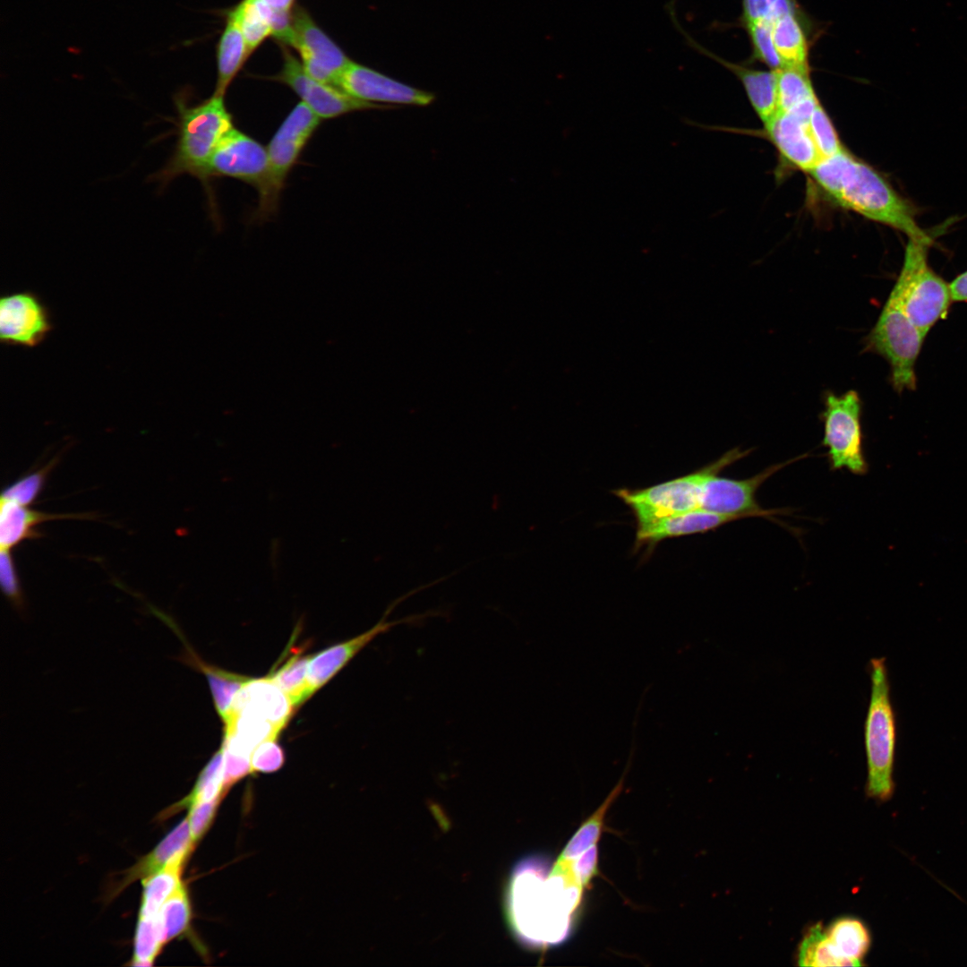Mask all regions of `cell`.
I'll return each mask as SVG.
<instances>
[{
	"instance_id": "cell-1",
	"label": "cell",
	"mask_w": 967,
	"mask_h": 967,
	"mask_svg": "<svg viewBox=\"0 0 967 967\" xmlns=\"http://www.w3.org/2000/svg\"><path fill=\"white\" fill-rule=\"evenodd\" d=\"M583 888L555 865L547 873L539 860L519 862L512 872L506 901L509 922L516 937L535 946L560 941L568 918L579 904Z\"/></svg>"
},
{
	"instance_id": "cell-2",
	"label": "cell",
	"mask_w": 967,
	"mask_h": 967,
	"mask_svg": "<svg viewBox=\"0 0 967 967\" xmlns=\"http://www.w3.org/2000/svg\"><path fill=\"white\" fill-rule=\"evenodd\" d=\"M809 174L837 205L904 233L908 238L933 239L919 226L911 202L878 171L846 150L822 158Z\"/></svg>"
},
{
	"instance_id": "cell-3",
	"label": "cell",
	"mask_w": 967,
	"mask_h": 967,
	"mask_svg": "<svg viewBox=\"0 0 967 967\" xmlns=\"http://www.w3.org/2000/svg\"><path fill=\"white\" fill-rule=\"evenodd\" d=\"M177 110V140L167 163L150 175L165 189L182 175L197 178L205 189L210 205L213 208V193L209 175L210 158L222 137L234 126L233 116L227 110L224 96L213 94L202 102L190 106L185 98H175Z\"/></svg>"
},
{
	"instance_id": "cell-4",
	"label": "cell",
	"mask_w": 967,
	"mask_h": 967,
	"mask_svg": "<svg viewBox=\"0 0 967 967\" xmlns=\"http://www.w3.org/2000/svg\"><path fill=\"white\" fill-rule=\"evenodd\" d=\"M870 697L864 724L868 794L887 800L894 792L896 722L885 658L869 662Z\"/></svg>"
},
{
	"instance_id": "cell-5",
	"label": "cell",
	"mask_w": 967,
	"mask_h": 967,
	"mask_svg": "<svg viewBox=\"0 0 967 967\" xmlns=\"http://www.w3.org/2000/svg\"><path fill=\"white\" fill-rule=\"evenodd\" d=\"M749 453V450L735 448L691 474L644 489H618L613 492L630 508L637 525L700 509L706 481Z\"/></svg>"
},
{
	"instance_id": "cell-6",
	"label": "cell",
	"mask_w": 967,
	"mask_h": 967,
	"mask_svg": "<svg viewBox=\"0 0 967 967\" xmlns=\"http://www.w3.org/2000/svg\"><path fill=\"white\" fill-rule=\"evenodd\" d=\"M932 244L933 239L908 238L903 267L894 286L907 316L925 336L953 302L949 284L928 265Z\"/></svg>"
},
{
	"instance_id": "cell-7",
	"label": "cell",
	"mask_w": 967,
	"mask_h": 967,
	"mask_svg": "<svg viewBox=\"0 0 967 967\" xmlns=\"http://www.w3.org/2000/svg\"><path fill=\"white\" fill-rule=\"evenodd\" d=\"M907 316L894 287L868 338V347L886 359L897 391L916 387L915 364L925 338Z\"/></svg>"
},
{
	"instance_id": "cell-8",
	"label": "cell",
	"mask_w": 967,
	"mask_h": 967,
	"mask_svg": "<svg viewBox=\"0 0 967 967\" xmlns=\"http://www.w3.org/2000/svg\"><path fill=\"white\" fill-rule=\"evenodd\" d=\"M320 124L321 118L301 101L278 128L267 148L269 169L258 192L257 218L266 219L277 211L287 176Z\"/></svg>"
},
{
	"instance_id": "cell-9",
	"label": "cell",
	"mask_w": 967,
	"mask_h": 967,
	"mask_svg": "<svg viewBox=\"0 0 967 967\" xmlns=\"http://www.w3.org/2000/svg\"><path fill=\"white\" fill-rule=\"evenodd\" d=\"M860 413L861 402L855 390L838 396L829 393L826 398L823 445L834 470L847 469L857 475L866 471Z\"/></svg>"
},
{
	"instance_id": "cell-10",
	"label": "cell",
	"mask_w": 967,
	"mask_h": 967,
	"mask_svg": "<svg viewBox=\"0 0 967 967\" xmlns=\"http://www.w3.org/2000/svg\"><path fill=\"white\" fill-rule=\"evenodd\" d=\"M283 54L282 69L273 80L291 88L320 118L330 119L355 111L391 107L360 100L335 86L320 81L310 76L290 52L284 49Z\"/></svg>"
},
{
	"instance_id": "cell-11",
	"label": "cell",
	"mask_w": 967,
	"mask_h": 967,
	"mask_svg": "<svg viewBox=\"0 0 967 967\" xmlns=\"http://www.w3.org/2000/svg\"><path fill=\"white\" fill-rule=\"evenodd\" d=\"M801 458V457H800ZM800 458L772 465L762 472L746 479H732L718 475L710 476L705 483L700 509L725 515L749 517H772L782 511L764 509L756 500L759 487L776 472Z\"/></svg>"
},
{
	"instance_id": "cell-12",
	"label": "cell",
	"mask_w": 967,
	"mask_h": 967,
	"mask_svg": "<svg viewBox=\"0 0 967 967\" xmlns=\"http://www.w3.org/2000/svg\"><path fill=\"white\" fill-rule=\"evenodd\" d=\"M268 150L257 140L233 127L218 143L209 164L210 178L230 177L259 192L267 178Z\"/></svg>"
},
{
	"instance_id": "cell-13",
	"label": "cell",
	"mask_w": 967,
	"mask_h": 967,
	"mask_svg": "<svg viewBox=\"0 0 967 967\" xmlns=\"http://www.w3.org/2000/svg\"><path fill=\"white\" fill-rule=\"evenodd\" d=\"M293 30L291 46L299 52L306 73L337 87L342 73L352 61L302 8H296L293 14Z\"/></svg>"
},
{
	"instance_id": "cell-14",
	"label": "cell",
	"mask_w": 967,
	"mask_h": 967,
	"mask_svg": "<svg viewBox=\"0 0 967 967\" xmlns=\"http://www.w3.org/2000/svg\"><path fill=\"white\" fill-rule=\"evenodd\" d=\"M430 586H432V583L413 589L409 593L396 599L388 607L381 620L378 621L372 628H371L367 631L345 642L332 646L311 656L308 663V671L306 677V699H308L314 692H316L320 688H321L335 673H337L360 650L366 646L376 637L389 631L391 628L397 625L402 623L415 622V620H419L427 617L429 615V612L425 614L408 616L397 620H387L389 613L395 608L397 604H398L401 601L407 598L414 593H416Z\"/></svg>"
},
{
	"instance_id": "cell-15",
	"label": "cell",
	"mask_w": 967,
	"mask_h": 967,
	"mask_svg": "<svg viewBox=\"0 0 967 967\" xmlns=\"http://www.w3.org/2000/svg\"><path fill=\"white\" fill-rule=\"evenodd\" d=\"M337 88L363 101L381 105L427 106L432 93L400 82L353 61L342 73ZM386 106V105H385Z\"/></svg>"
},
{
	"instance_id": "cell-16",
	"label": "cell",
	"mask_w": 967,
	"mask_h": 967,
	"mask_svg": "<svg viewBox=\"0 0 967 967\" xmlns=\"http://www.w3.org/2000/svg\"><path fill=\"white\" fill-rule=\"evenodd\" d=\"M52 329L49 312L31 292L4 295L0 300V338L10 346L33 347Z\"/></svg>"
},
{
	"instance_id": "cell-17",
	"label": "cell",
	"mask_w": 967,
	"mask_h": 967,
	"mask_svg": "<svg viewBox=\"0 0 967 967\" xmlns=\"http://www.w3.org/2000/svg\"><path fill=\"white\" fill-rule=\"evenodd\" d=\"M809 120L792 112L777 111L765 124L768 137L783 158L807 173L822 158L811 135Z\"/></svg>"
},
{
	"instance_id": "cell-18",
	"label": "cell",
	"mask_w": 967,
	"mask_h": 967,
	"mask_svg": "<svg viewBox=\"0 0 967 967\" xmlns=\"http://www.w3.org/2000/svg\"><path fill=\"white\" fill-rule=\"evenodd\" d=\"M740 518L703 509L670 515L637 525L635 545L652 547L664 539L706 533Z\"/></svg>"
},
{
	"instance_id": "cell-19",
	"label": "cell",
	"mask_w": 967,
	"mask_h": 967,
	"mask_svg": "<svg viewBox=\"0 0 967 967\" xmlns=\"http://www.w3.org/2000/svg\"><path fill=\"white\" fill-rule=\"evenodd\" d=\"M684 34L689 39V44L691 47L715 59L737 76L744 87L752 107L764 124L777 113L776 70H758L729 62L700 47L689 35Z\"/></svg>"
},
{
	"instance_id": "cell-20",
	"label": "cell",
	"mask_w": 967,
	"mask_h": 967,
	"mask_svg": "<svg viewBox=\"0 0 967 967\" xmlns=\"http://www.w3.org/2000/svg\"><path fill=\"white\" fill-rule=\"evenodd\" d=\"M773 42L783 68H809V22L801 8L777 16L772 26Z\"/></svg>"
},
{
	"instance_id": "cell-21",
	"label": "cell",
	"mask_w": 967,
	"mask_h": 967,
	"mask_svg": "<svg viewBox=\"0 0 967 967\" xmlns=\"http://www.w3.org/2000/svg\"><path fill=\"white\" fill-rule=\"evenodd\" d=\"M194 843L186 817L171 830L148 855L129 869L124 879L125 885L137 878L143 879L168 866L183 867Z\"/></svg>"
},
{
	"instance_id": "cell-22",
	"label": "cell",
	"mask_w": 967,
	"mask_h": 967,
	"mask_svg": "<svg viewBox=\"0 0 967 967\" xmlns=\"http://www.w3.org/2000/svg\"><path fill=\"white\" fill-rule=\"evenodd\" d=\"M232 707H247L259 712L281 730L294 708L287 694L270 677L250 679L237 692Z\"/></svg>"
},
{
	"instance_id": "cell-23",
	"label": "cell",
	"mask_w": 967,
	"mask_h": 967,
	"mask_svg": "<svg viewBox=\"0 0 967 967\" xmlns=\"http://www.w3.org/2000/svg\"><path fill=\"white\" fill-rule=\"evenodd\" d=\"M64 518H88L80 514H49L32 510L27 506L1 499L0 503V544L11 550L26 539L38 538L40 535L37 526L49 520Z\"/></svg>"
},
{
	"instance_id": "cell-24",
	"label": "cell",
	"mask_w": 967,
	"mask_h": 967,
	"mask_svg": "<svg viewBox=\"0 0 967 967\" xmlns=\"http://www.w3.org/2000/svg\"><path fill=\"white\" fill-rule=\"evenodd\" d=\"M237 23L228 15L217 48L218 80L215 94L224 96L231 81L250 55Z\"/></svg>"
},
{
	"instance_id": "cell-25",
	"label": "cell",
	"mask_w": 967,
	"mask_h": 967,
	"mask_svg": "<svg viewBox=\"0 0 967 967\" xmlns=\"http://www.w3.org/2000/svg\"><path fill=\"white\" fill-rule=\"evenodd\" d=\"M826 935L839 955L849 966L862 965L871 943L868 928L858 919L845 917L826 928Z\"/></svg>"
},
{
	"instance_id": "cell-26",
	"label": "cell",
	"mask_w": 967,
	"mask_h": 967,
	"mask_svg": "<svg viewBox=\"0 0 967 967\" xmlns=\"http://www.w3.org/2000/svg\"><path fill=\"white\" fill-rule=\"evenodd\" d=\"M181 660L198 668L206 676L216 710L221 720L225 722L237 692L250 678L207 664L195 655L188 646L185 655Z\"/></svg>"
},
{
	"instance_id": "cell-27",
	"label": "cell",
	"mask_w": 967,
	"mask_h": 967,
	"mask_svg": "<svg viewBox=\"0 0 967 967\" xmlns=\"http://www.w3.org/2000/svg\"><path fill=\"white\" fill-rule=\"evenodd\" d=\"M182 868L168 866L142 879L140 916L158 915L166 901L183 885L180 879Z\"/></svg>"
},
{
	"instance_id": "cell-28",
	"label": "cell",
	"mask_w": 967,
	"mask_h": 967,
	"mask_svg": "<svg viewBox=\"0 0 967 967\" xmlns=\"http://www.w3.org/2000/svg\"><path fill=\"white\" fill-rule=\"evenodd\" d=\"M229 16L237 23L250 53L272 35L269 21V6L261 0H243Z\"/></svg>"
},
{
	"instance_id": "cell-29",
	"label": "cell",
	"mask_w": 967,
	"mask_h": 967,
	"mask_svg": "<svg viewBox=\"0 0 967 967\" xmlns=\"http://www.w3.org/2000/svg\"><path fill=\"white\" fill-rule=\"evenodd\" d=\"M798 964L811 967L849 966L831 944L826 928L815 924L805 934L798 951Z\"/></svg>"
},
{
	"instance_id": "cell-30",
	"label": "cell",
	"mask_w": 967,
	"mask_h": 967,
	"mask_svg": "<svg viewBox=\"0 0 967 967\" xmlns=\"http://www.w3.org/2000/svg\"><path fill=\"white\" fill-rule=\"evenodd\" d=\"M777 72V107L785 112L816 95L810 70L784 67Z\"/></svg>"
},
{
	"instance_id": "cell-31",
	"label": "cell",
	"mask_w": 967,
	"mask_h": 967,
	"mask_svg": "<svg viewBox=\"0 0 967 967\" xmlns=\"http://www.w3.org/2000/svg\"><path fill=\"white\" fill-rule=\"evenodd\" d=\"M224 790V757L220 748L201 771L191 793L178 806L190 807L197 802L220 800Z\"/></svg>"
},
{
	"instance_id": "cell-32",
	"label": "cell",
	"mask_w": 967,
	"mask_h": 967,
	"mask_svg": "<svg viewBox=\"0 0 967 967\" xmlns=\"http://www.w3.org/2000/svg\"><path fill=\"white\" fill-rule=\"evenodd\" d=\"M312 655H294L269 677L287 694L293 706L306 699V677Z\"/></svg>"
},
{
	"instance_id": "cell-33",
	"label": "cell",
	"mask_w": 967,
	"mask_h": 967,
	"mask_svg": "<svg viewBox=\"0 0 967 967\" xmlns=\"http://www.w3.org/2000/svg\"><path fill=\"white\" fill-rule=\"evenodd\" d=\"M165 943L158 915L155 917L139 916L134 937L133 957L131 964L133 966L151 965Z\"/></svg>"
},
{
	"instance_id": "cell-34",
	"label": "cell",
	"mask_w": 967,
	"mask_h": 967,
	"mask_svg": "<svg viewBox=\"0 0 967 967\" xmlns=\"http://www.w3.org/2000/svg\"><path fill=\"white\" fill-rule=\"evenodd\" d=\"M192 910L187 891L182 885L163 904L158 919L166 943L187 929Z\"/></svg>"
},
{
	"instance_id": "cell-35",
	"label": "cell",
	"mask_w": 967,
	"mask_h": 967,
	"mask_svg": "<svg viewBox=\"0 0 967 967\" xmlns=\"http://www.w3.org/2000/svg\"><path fill=\"white\" fill-rule=\"evenodd\" d=\"M56 462V458H52L41 468L21 476L2 492L1 499L14 501L23 506L30 505L42 491L47 475Z\"/></svg>"
},
{
	"instance_id": "cell-36",
	"label": "cell",
	"mask_w": 967,
	"mask_h": 967,
	"mask_svg": "<svg viewBox=\"0 0 967 967\" xmlns=\"http://www.w3.org/2000/svg\"><path fill=\"white\" fill-rule=\"evenodd\" d=\"M772 26L771 22L765 21L742 25L750 41L752 57L770 70H779L783 64L774 46Z\"/></svg>"
},
{
	"instance_id": "cell-37",
	"label": "cell",
	"mask_w": 967,
	"mask_h": 967,
	"mask_svg": "<svg viewBox=\"0 0 967 967\" xmlns=\"http://www.w3.org/2000/svg\"><path fill=\"white\" fill-rule=\"evenodd\" d=\"M809 129L822 158L832 156L844 149L833 123L820 103L816 106L811 115Z\"/></svg>"
},
{
	"instance_id": "cell-38",
	"label": "cell",
	"mask_w": 967,
	"mask_h": 967,
	"mask_svg": "<svg viewBox=\"0 0 967 967\" xmlns=\"http://www.w3.org/2000/svg\"><path fill=\"white\" fill-rule=\"evenodd\" d=\"M741 25L755 21L773 23L780 14L800 9L796 0H741Z\"/></svg>"
},
{
	"instance_id": "cell-39",
	"label": "cell",
	"mask_w": 967,
	"mask_h": 967,
	"mask_svg": "<svg viewBox=\"0 0 967 967\" xmlns=\"http://www.w3.org/2000/svg\"><path fill=\"white\" fill-rule=\"evenodd\" d=\"M0 582L7 599L18 609H23L24 599L16 567L9 549L1 548Z\"/></svg>"
},
{
	"instance_id": "cell-40",
	"label": "cell",
	"mask_w": 967,
	"mask_h": 967,
	"mask_svg": "<svg viewBox=\"0 0 967 967\" xmlns=\"http://www.w3.org/2000/svg\"><path fill=\"white\" fill-rule=\"evenodd\" d=\"M284 753L276 740H269L259 744L251 757V773H271L277 771L284 763Z\"/></svg>"
},
{
	"instance_id": "cell-41",
	"label": "cell",
	"mask_w": 967,
	"mask_h": 967,
	"mask_svg": "<svg viewBox=\"0 0 967 967\" xmlns=\"http://www.w3.org/2000/svg\"><path fill=\"white\" fill-rule=\"evenodd\" d=\"M219 801L220 800H214L197 802L189 807L187 819L194 843L200 840L211 825Z\"/></svg>"
},
{
	"instance_id": "cell-42",
	"label": "cell",
	"mask_w": 967,
	"mask_h": 967,
	"mask_svg": "<svg viewBox=\"0 0 967 967\" xmlns=\"http://www.w3.org/2000/svg\"><path fill=\"white\" fill-rule=\"evenodd\" d=\"M952 301L967 302V270L958 275L949 284Z\"/></svg>"
},
{
	"instance_id": "cell-43",
	"label": "cell",
	"mask_w": 967,
	"mask_h": 967,
	"mask_svg": "<svg viewBox=\"0 0 967 967\" xmlns=\"http://www.w3.org/2000/svg\"><path fill=\"white\" fill-rule=\"evenodd\" d=\"M261 1L262 3H264L265 4H267L268 6L271 7V8H273L275 10L289 12L291 7L293 6V4H294L295 0H261Z\"/></svg>"
}]
</instances>
